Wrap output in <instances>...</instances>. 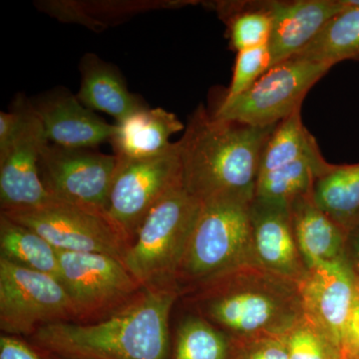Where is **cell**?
I'll list each match as a JSON object with an SVG mask.
<instances>
[{
    "label": "cell",
    "mask_w": 359,
    "mask_h": 359,
    "mask_svg": "<svg viewBox=\"0 0 359 359\" xmlns=\"http://www.w3.org/2000/svg\"><path fill=\"white\" fill-rule=\"evenodd\" d=\"M1 214L39 233L60 252H99L123 261L127 250L107 216L54 198L40 207Z\"/></svg>",
    "instance_id": "30bf717a"
},
{
    "label": "cell",
    "mask_w": 359,
    "mask_h": 359,
    "mask_svg": "<svg viewBox=\"0 0 359 359\" xmlns=\"http://www.w3.org/2000/svg\"><path fill=\"white\" fill-rule=\"evenodd\" d=\"M332 68L297 56L287 59L271 66L244 93L222 101L214 116L250 126H275L302 109L309 90Z\"/></svg>",
    "instance_id": "8992f818"
},
{
    "label": "cell",
    "mask_w": 359,
    "mask_h": 359,
    "mask_svg": "<svg viewBox=\"0 0 359 359\" xmlns=\"http://www.w3.org/2000/svg\"><path fill=\"white\" fill-rule=\"evenodd\" d=\"M320 152L316 139L302 123V109L297 110L276 125L264 149L259 175Z\"/></svg>",
    "instance_id": "484cf974"
},
{
    "label": "cell",
    "mask_w": 359,
    "mask_h": 359,
    "mask_svg": "<svg viewBox=\"0 0 359 359\" xmlns=\"http://www.w3.org/2000/svg\"><path fill=\"white\" fill-rule=\"evenodd\" d=\"M299 285L304 320L340 348L356 297L355 278L348 262L309 268Z\"/></svg>",
    "instance_id": "4fadbf2b"
},
{
    "label": "cell",
    "mask_w": 359,
    "mask_h": 359,
    "mask_svg": "<svg viewBox=\"0 0 359 359\" xmlns=\"http://www.w3.org/2000/svg\"><path fill=\"white\" fill-rule=\"evenodd\" d=\"M177 283L182 292L248 264H257L252 245V203L218 196L200 201Z\"/></svg>",
    "instance_id": "277c9868"
},
{
    "label": "cell",
    "mask_w": 359,
    "mask_h": 359,
    "mask_svg": "<svg viewBox=\"0 0 359 359\" xmlns=\"http://www.w3.org/2000/svg\"><path fill=\"white\" fill-rule=\"evenodd\" d=\"M58 257L60 283L74 306L76 323L102 320L143 289L117 257L60 250Z\"/></svg>",
    "instance_id": "9c48e42d"
},
{
    "label": "cell",
    "mask_w": 359,
    "mask_h": 359,
    "mask_svg": "<svg viewBox=\"0 0 359 359\" xmlns=\"http://www.w3.org/2000/svg\"><path fill=\"white\" fill-rule=\"evenodd\" d=\"M47 143L43 126L32 102L20 134L0 154L1 212L33 209L53 199L39 171L40 156Z\"/></svg>",
    "instance_id": "7c38bea8"
},
{
    "label": "cell",
    "mask_w": 359,
    "mask_h": 359,
    "mask_svg": "<svg viewBox=\"0 0 359 359\" xmlns=\"http://www.w3.org/2000/svg\"><path fill=\"white\" fill-rule=\"evenodd\" d=\"M0 359H45L29 344L18 337L2 334L0 337Z\"/></svg>",
    "instance_id": "1f68e13d"
},
{
    "label": "cell",
    "mask_w": 359,
    "mask_h": 359,
    "mask_svg": "<svg viewBox=\"0 0 359 359\" xmlns=\"http://www.w3.org/2000/svg\"><path fill=\"white\" fill-rule=\"evenodd\" d=\"M201 318L231 341L285 337L304 320L299 283L248 264L186 290Z\"/></svg>",
    "instance_id": "7a4b0ae2"
},
{
    "label": "cell",
    "mask_w": 359,
    "mask_h": 359,
    "mask_svg": "<svg viewBox=\"0 0 359 359\" xmlns=\"http://www.w3.org/2000/svg\"><path fill=\"white\" fill-rule=\"evenodd\" d=\"M179 287L142 289L115 313L94 323L61 321L40 327L32 340L63 359H169V320Z\"/></svg>",
    "instance_id": "6da1fadb"
},
{
    "label": "cell",
    "mask_w": 359,
    "mask_h": 359,
    "mask_svg": "<svg viewBox=\"0 0 359 359\" xmlns=\"http://www.w3.org/2000/svg\"><path fill=\"white\" fill-rule=\"evenodd\" d=\"M200 205L183 184L149 212L122 261L142 287H178L177 278Z\"/></svg>",
    "instance_id": "5b68a950"
},
{
    "label": "cell",
    "mask_w": 359,
    "mask_h": 359,
    "mask_svg": "<svg viewBox=\"0 0 359 359\" xmlns=\"http://www.w3.org/2000/svg\"><path fill=\"white\" fill-rule=\"evenodd\" d=\"M344 8L342 0L271 1L273 30L268 46L271 66L294 57L306 48Z\"/></svg>",
    "instance_id": "2e32d148"
},
{
    "label": "cell",
    "mask_w": 359,
    "mask_h": 359,
    "mask_svg": "<svg viewBox=\"0 0 359 359\" xmlns=\"http://www.w3.org/2000/svg\"><path fill=\"white\" fill-rule=\"evenodd\" d=\"M271 67L268 45L238 52L231 85L223 100H231L244 93Z\"/></svg>",
    "instance_id": "f1b7e54d"
},
{
    "label": "cell",
    "mask_w": 359,
    "mask_h": 359,
    "mask_svg": "<svg viewBox=\"0 0 359 359\" xmlns=\"http://www.w3.org/2000/svg\"><path fill=\"white\" fill-rule=\"evenodd\" d=\"M231 359H289L285 337L231 341Z\"/></svg>",
    "instance_id": "f546056e"
},
{
    "label": "cell",
    "mask_w": 359,
    "mask_h": 359,
    "mask_svg": "<svg viewBox=\"0 0 359 359\" xmlns=\"http://www.w3.org/2000/svg\"><path fill=\"white\" fill-rule=\"evenodd\" d=\"M32 105L47 140L53 145L91 149L110 141L114 134L115 124L104 121L67 90L49 92Z\"/></svg>",
    "instance_id": "9a60e30c"
},
{
    "label": "cell",
    "mask_w": 359,
    "mask_h": 359,
    "mask_svg": "<svg viewBox=\"0 0 359 359\" xmlns=\"http://www.w3.org/2000/svg\"><path fill=\"white\" fill-rule=\"evenodd\" d=\"M342 356L344 359H359V290L356 287V297L353 313L342 339Z\"/></svg>",
    "instance_id": "4dcf8cb0"
},
{
    "label": "cell",
    "mask_w": 359,
    "mask_h": 359,
    "mask_svg": "<svg viewBox=\"0 0 359 359\" xmlns=\"http://www.w3.org/2000/svg\"><path fill=\"white\" fill-rule=\"evenodd\" d=\"M316 205L348 233L359 223V163L334 165L314 182Z\"/></svg>",
    "instance_id": "ffe728a7"
},
{
    "label": "cell",
    "mask_w": 359,
    "mask_h": 359,
    "mask_svg": "<svg viewBox=\"0 0 359 359\" xmlns=\"http://www.w3.org/2000/svg\"><path fill=\"white\" fill-rule=\"evenodd\" d=\"M97 6L101 7L102 11L96 8L91 2L81 1H45L40 4L46 13L50 14L59 20L66 22L79 23L87 26L92 30H102L106 27L105 21L117 22L123 18H129L140 13L141 11H147L149 8L157 7L181 6L182 1H137V2H96Z\"/></svg>",
    "instance_id": "d4e9b609"
},
{
    "label": "cell",
    "mask_w": 359,
    "mask_h": 359,
    "mask_svg": "<svg viewBox=\"0 0 359 359\" xmlns=\"http://www.w3.org/2000/svg\"><path fill=\"white\" fill-rule=\"evenodd\" d=\"M330 166L320 152L259 174L255 200L290 208L295 199L313 190L316 180Z\"/></svg>",
    "instance_id": "44dd1931"
},
{
    "label": "cell",
    "mask_w": 359,
    "mask_h": 359,
    "mask_svg": "<svg viewBox=\"0 0 359 359\" xmlns=\"http://www.w3.org/2000/svg\"><path fill=\"white\" fill-rule=\"evenodd\" d=\"M289 359H344L332 339L306 320L285 337Z\"/></svg>",
    "instance_id": "83f0119b"
},
{
    "label": "cell",
    "mask_w": 359,
    "mask_h": 359,
    "mask_svg": "<svg viewBox=\"0 0 359 359\" xmlns=\"http://www.w3.org/2000/svg\"><path fill=\"white\" fill-rule=\"evenodd\" d=\"M347 262L353 271L355 278L356 287L359 290V256L358 255L346 254Z\"/></svg>",
    "instance_id": "836d02e7"
},
{
    "label": "cell",
    "mask_w": 359,
    "mask_h": 359,
    "mask_svg": "<svg viewBox=\"0 0 359 359\" xmlns=\"http://www.w3.org/2000/svg\"><path fill=\"white\" fill-rule=\"evenodd\" d=\"M45 355H46L47 358H48V359H63V358H55V356L48 355V354H45Z\"/></svg>",
    "instance_id": "e575fe53"
},
{
    "label": "cell",
    "mask_w": 359,
    "mask_h": 359,
    "mask_svg": "<svg viewBox=\"0 0 359 359\" xmlns=\"http://www.w3.org/2000/svg\"><path fill=\"white\" fill-rule=\"evenodd\" d=\"M228 335L201 316H190L177 330L173 359H231Z\"/></svg>",
    "instance_id": "4316f807"
},
{
    "label": "cell",
    "mask_w": 359,
    "mask_h": 359,
    "mask_svg": "<svg viewBox=\"0 0 359 359\" xmlns=\"http://www.w3.org/2000/svg\"><path fill=\"white\" fill-rule=\"evenodd\" d=\"M250 215L256 263L276 275L301 283L308 268L295 241L290 208L254 200Z\"/></svg>",
    "instance_id": "5bb4252c"
},
{
    "label": "cell",
    "mask_w": 359,
    "mask_h": 359,
    "mask_svg": "<svg viewBox=\"0 0 359 359\" xmlns=\"http://www.w3.org/2000/svg\"><path fill=\"white\" fill-rule=\"evenodd\" d=\"M180 185H183V169L178 143L150 159L117 158L106 212L127 248L133 242L149 212Z\"/></svg>",
    "instance_id": "52a82bcc"
},
{
    "label": "cell",
    "mask_w": 359,
    "mask_h": 359,
    "mask_svg": "<svg viewBox=\"0 0 359 359\" xmlns=\"http://www.w3.org/2000/svg\"><path fill=\"white\" fill-rule=\"evenodd\" d=\"M81 86L77 98L91 111H100L116 122L147 107L127 88L124 79L112 65L93 53H87L80 63Z\"/></svg>",
    "instance_id": "d6986e66"
},
{
    "label": "cell",
    "mask_w": 359,
    "mask_h": 359,
    "mask_svg": "<svg viewBox=\"0 0 359 359\" xmlns=\"http://www.w3.org/2000/svg\"><path fill=\"white\" fill-rule=\"evenodd\" d=\"M295 241L306 268L346 261V231L314 202L313 191L290 205Z\"/></svg>",
    "instance_id": "e0dca14e"
},
{
    "label": "cell",
    "mask_w": 359,
    "mask_h": 359,
    "mask_svg": "<svg viewBox=\"0 0 359 359\" xmlns=\"http://www.w3.org/2000/svg\"><path fill=\"white\" fill-rule=\"evenodd\" d=\"M297 57L332 66L351 60L359 62V6H347Z\"/></svg>",
    "instance_id": "cb8c5ba5"
},
{
    "label": "cell",
    "mask_w": 359,
    "mask_h": 359,
    "mask_svg": "<svg viewBox=\"0 0 359 359\" xmlns=\"http://www.w3.org/2000/svg\"><path fill=\"white\" fill-rule=\"evenodd\" d=\"M210 6L226 25L233 51L269 44L273 30L271 1H217Z\"/></svg>",
    "instance_id": "7402d4cb"
},
{
    "label": "cell",
    "mask_w": 359,
    "mask_h": 359,
    "mask_svg": "<svg viewBox=\"0 0 359 359\" xmlns=\"http://www.w3.org/2000/svg\"><path fill=\"white\" fill-rule=\"evenodd\" d=\"M0 257L60 280L58 250L39 233L0 216Z\"/></svg>",
    "instance_id": "603a6c76"
},
{
    "label": "cell",
    "mask_w": 359,
    "mask_h": 359,
    "mask_svg": "<svg viewBox=\"0 0 359 359\" xmlns=\"http://www.w3.org/2000/svg\"><path fill=\"white\" fill-rule=\"evenodd\" d=\"M116 168L115 155L49 142L39 161L40 177L52 198L105 216Z\"/></svg>",
    "instance_id": "8fae6325"
},
{
    "label": "cell",
    "mask_w": 359,
    "mask_h": 359,
    "mask_svg": "<svg viewBox=\"0 0 359 359\" xmlns=\"http://www.w3.org/2000/svg\"><path fill=\"white\" fill-rule=\"evenodd\" d=\"M346 254L358 255L359 256V223L347 233Z\"/></svg>",
    "instance_id": "d6a6232c"
},
{
    "label": "cell",
    "mask_w": 359,
    "mask_h": 359,
    "mask_svg": "<svg viewBox=\"0 0 359 359\" xmlns=\"http://www.w3.org/2000/svg\"><path fill=\"white\" fill-rule=\"evenodd\" d=\"M77 321L76 311L57 278L0 257V328L4 334L33 335L40 327Z\"/></svg>",
    "instance_id": "ba28073f"
},
{
    "label": "cell",
    "mask_w": 359,
    "mask_h": 359,
    "mask_svg": "<svg viewBox=\"0 0 359 359\" xmlns=\"http://www.w3.org/2000/svg\"><path fill=\"white\" fill-rule=\"evenodd\" d=\"M111 137L115 156L122 160H144L167 152L170 138L185 129L174 113L163 108H142L115 123Z\"/></svg>",
    "instance_id": "ac0fdd59"
},
{
    "label": "cell",
    "mask_w": 359,
    "mask_h": 359,
    "mask_svg": "<svg viewBox=\"0 0 359 359\" xmlns=\"http://www.w3.org/2000/svg\"><path fill=\"white\" fill-rule=\"evenodd\" d=\"M276 127L226 121L200 105L177 142L186 190L200 201L228 196L254 202L262 155Z\"/></svg>",
    "instance_id": "3957f363"
}]
</instances>
